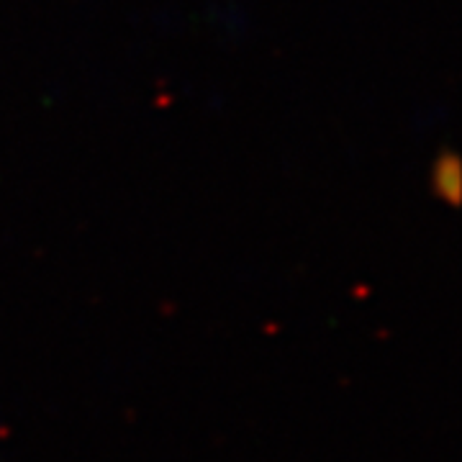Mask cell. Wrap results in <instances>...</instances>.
Masks as SVG:
<instances>
[{
	"label": "cell",
	"instance_id": "1",
	"mask_svg": "<svg viewBox=\"0 0 462 462\" xmlns=\"http://www.w3.org/2000/svg\"><path fill=\"white\" fill-rule=\"evenodd\" d=\"M462 188V170L460 157L455 149H439V154L431 162V190L437 193V199L447 200L449 206L460 203Z\"/></svg>",
	"mask_w": 462,
	"mask_h": 462
}]
</instances>
